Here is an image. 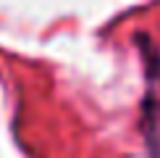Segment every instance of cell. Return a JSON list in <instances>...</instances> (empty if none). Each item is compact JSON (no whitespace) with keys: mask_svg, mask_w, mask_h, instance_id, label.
<instances>
[{"mask_svg":"<svg viewBox=\"0 0 160 158\" xmlns=\"http://www.w3.org/2000/svg\"><path fill=\"white\" fill-rule=\"evenodd\" d=\"M137 42L142 45V58H144V74H147V95L142 103V134L147 142L150 158H160V95H158V82H160V50L150 42L147 37L139 34Z\"/></svg>","mask_w":160,"mask_h":158,"instance_id":"6da1fadb","label":"cell"}]
</instances>
